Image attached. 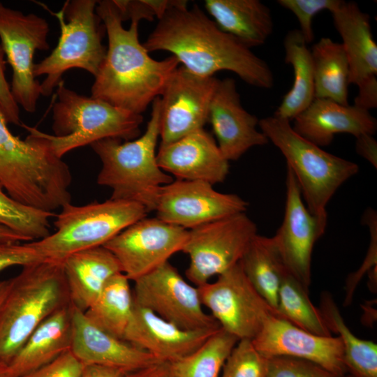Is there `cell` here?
Segmentation results:
<instances>
[{
	"label": "cell",
	"instance_id": "6da1fadb",
	"mask_svg": "<svg viewBox=\"0 0 377 377\" xmlns=\"http://www.w3.org/2000/svg\"><path fill=\"white\" fill-rule=\"evenodd\" d=\"M143 45L149 52L172 53L199 76L213 77L228 71L253 87L268 89L274 86V75L266 61L223 31L196 4L168 11Z\"/></svg>",
	"mask_w": 377,
	"mask_h": 377
},
{
	"label": "cell",
	"instance_id": "7a4b0ae2",
	"mask_svg": "<svg viewBox=\"0 0 377 377\" xmlns=\"http://www.w3.org/2000/svg\"><path fill=\"white\" fill-rule=\"evenodd\" d=\"M96 12L105 26L108 46L94 77L91 97L142 114L161 96L179 61L172 55L163 60L151 57L139 40V22H131L124 29L113 0L98 1Z\"/></svg>",
	"mask_w": 377,
	"mask_h": 377
},
{
	"label": "cell",
	"instance_id": "3957f363",
	"mask_svg": "<svg viewBox=\"0 0 377 377\" xmlns=\"http://www.w3.org/2000/svg\"><path fill=\"white\" fill-rule=\"evenodd\" d=\"M0 108V183L15 200L53 212L71 202L72 175L42 131L24 124L25 140L14 135Z\"/></svg>",
	"mask_w": 377,
	"mask_h": 377
},
{
	"label": "cell",
	"instance_id": "277c9868",
	"mask_svg": "<svg viewBox=\"0 0 377 377\" xmlns=\"http://www.w3.org/2000/svg\"><path fill=\"white\" fill-rule=\"evenodd\" d=\"M151 103L144 134L124 142L110 138L90 145L102 164L97 184L111 188V199L138 202L148 212L154 211L161 187L174 180L157 163L160 97Z\"/></svg>",
	"mask_w": 377,
	"mask_h": 377
},
{
	"label": "cell",
	"instance_id": "5b68a950",
	"mask_svg": "<svg viewBox=\"0 0 377 377\" xmlns=\"http://www.w3.org/2000/svg\"><path fill=\"white\" fill-rule=\"evenodd\" d=\"M70 304L62 261L22 267L10 279L0 309V359L8 364L43 320Z\"/></svg>",
	"mask_w": 377,
	"mask_h": 377
},
{
	"label": "cell",
	"instance_id": "8992f818",
	"mask_svg": "<svg viewBox=\"0 0 377 377\" xmlns=\"http://www.w3.org/2000/svg\"><path fill=\"white\" fill-rule=\"evenodd\" d=\"M258 126L286 158L305 205L326 228L328 202L337 189L359 172L358 165L302 137L288 120L269 116L260 119Z\"/></svg>",
	"mask_w": 377,
	"mask_h": 377
},
{
	"label": "cell",
	"instance_id": "52a82bcc",
	"mask_svg": "<svg viewBox=\"0 0 377 377\" xmlns=\"http://www.w3.org/2000/svg\"><path fill=\"white\" fill-rule=\"evenodd\" d=\"M57 96L52 108L54 134L42 132V135L59 158L74 149L103 139L127 141L140 135L142 114L80 95L67 88L64 80L57 85Z\"/></svg>",
	"mask_w": 377,
	"mask_h": 377
},
{
	"label": "cell",
	"instance_id": "ba28073f",
	"mask_svg": "<svg viewBox=\"0 0 377 377\" xmlns=\"http://www.w3.org/2000/svg\"><path fill=\"white\" fill-rule=\"evenodd\" d=\"M148 212L138 202L111 198L84 205L67 203L55 215V232L29 244L43 258L62 261L74 253L104 246Z\"/></svg>",
	"mask_w": 377,
	"mask_h": 377
},
{
	"label": "cell",
	"instance_id": "9c48e42d",
	"mask_svg": "<svg viewBox=\"0 0 377 377\" xmlns=\"http://www.w3.org/2000/svg\"><path fill=\"white\" fill-rule=\"evenodd\" d=\"M96 0H72L64 3L58 13H52L60 25V36L51 54L34 65L36 77L45 75L40 83V94L50 96L63 80V74L77 68L94 77L105 57L102 39L105 26L96 12Z\"/></svg>",
	"mask_w": 377,
	"mask_h": 377
},
{
	"label": "cell",
	"instance_id": "30bf717a",
	"mask_svg": "<svg viewBox=\"0 0 377 377\" xmlns=\"http://www.w3.org/2000/svg\"><path fill=\"white\" fill-rule=\"evenodd\" d=\"M257 230L246 212L188 230L182 251L189 257L187 279L200 286L232 267L242 259Z\"/></svg>",
	"mask_w": 377,
	"mask_h": 377
},
{
	"label": "cell",
	"instance_id": "8fae6325",
	"mask_svg": "<svg viewBox=\"0 0 377 377\" xmlns=\"http://www.w3.org/2000/svg\"><path fill=\"white\" fill-rule=\"evenodd\" d=\"M49 24L34 14L6 6L0 1L1 45L12 68L11 93L28 112H34L40 94V83L34 74L36 50H47Z\"/></svg>",
	"mask_w": 377,
	"mask_h": 377
},
{
	"label": "cell",
	"instance_id": "7c38bea8",
	"mask_svg": "<svg viewBox=\"0 0 377 377\" xmlns=\"http://www.w3.org/2000/svg\"><path fill=\"white\" fill-rule=\"evenodd\" d=\"M217 276L198 286L202 304L239 340H252L269 317L279 316L252 286L239 262Z\"/></svg>",
	"mask_w": 377,
	"mask_h": 377
},
{
	"label": "cell",
	"instance_id": "4fadbf2b",
	"mask_svg": "<svg viewBox=\"0 0 377 377\" xmlns=\"http://www.w3.org/2000/svg\"><path fill=\"white\" fill-rule=\"evenodd\" d=\"M133 282L135 303L162 318L184 330L221 328L203 309L198 286L168 261Z\"/></svg>",
	"mask_w": 377,
	"mask_h": 377
},
{
	"label": "cell",
	"instance_id": "5bb4252c",
	"mask_svg": "<svg viewBox=\"0 0 377 377\" xmlns=\"http://www.w3.org/2000/svg\"><path fill=\"white\" fill-rule=\"evenodd\" d=\"M188 233V230L156 216H146L126 228L103 246L116 258L121 272L134 281L182 251Z\"/></svg>",
	"mask_w": 377,
	"mask_h": 377
},
{
	"label": "cell",
	"instance_id": "9a60e30c",
	"mask_svg": "<svg viewBox=\"0 0 377 377\" xmlns=\"http://www.w3.org/2000/svg\"><path fill=\"white\" fill-rule=\"evenodd\" d=\"M248 207L238 195L219 192L208 182L177 179L161 187L154 211L159 219L188 230Z\"/></svg>",
	"mask_w": 377,
	"mask_h": 377
},
{
	"label": "cell",
	"instance_id": "2e32d148",
	"mask_svg": "<svg viewBox=\"0 0 377 377\" xmlns=\"http://www.w3.org/2000/svg\"><path fill=\"white\" fill-rule=\"evenodd\" d=\"M218 79L202 77L178 66L160 97V145L204 128Z\"/></svg>",
	"mask_w": 377,
	"mask_h": 377
},
{
	"label": "cell",
	"instance_id": "e0dca14e",
	"mask_svg": "<svg viewBox=\"0 0 377 377\" xmlns=\"http://www.w3.org/2000/svg\"><path fill=\"white\" fill-rule=\"evenodd\" d=\"M286 187L283 221L272 239L287 271L309 291L313 246L325 233V228L307 209L297 182L288 168Z\"/></svg>",
	"mask_w": 377,
	"mask_h": 377
},
{
	"label": "cell",
	"instance_id": "ac0fdd59",
	"mask_svg": "<svg viewBox=\"0 0 377 377\" xmlns=\"http://www.w3.org/2000/svg\"><path fill=\"white\" fill-rule=\"evenodd\" d=\"M265 357L286 356L313 362L343 376L347 370L339 337L318 336L304 331L278 315L269 317L251 340Z\"/></svg>",
	"mask_w": 377,
	"mask_h": 377
},
{
	"label": "cell",
	"instance_id": "d6986e66",
	"mask_svg": "<svg viewBox=\"0 0 377 377\" xmlns=\"http://www.w3.org/2000/svg\"><path fill=\"white\" fill-rule=\"evenodd\" d=\"M259 120L243 108L235 80L218 79L209 104L208 122L227 161H237L251 148L269 142L257 128Z\"/></svg>",
	"mask_w": 377,
	"mask_h": 377
},
{
	"label": "cell",
	"instance_id": "ffe728a7",
	"mask_svg": "<svg viewBox=\"0 0 377 377\" xmlns=\"http://www.w3.org/2000/svg\"><path fill=\"white\" fill-rule=\"evenodd\" d=\"M219 329L184 330L134 302L124 339L158 361L172 363L194 352Z\"/></svg>",
	"mask_w": 377,
	"mask_h": 377
},
{
	"label": "cell",
	"instance_id": "44dd1931",
	"mask_svg": "<svg viewBox=\"0 0 377 377\" xmlns=\"http://www.w3.org/2000/svg\"><path fill=\"white\" fill-rule=\"evenodd\" d=\"M156 160L162 170L177 179L202 181L212 185L223 182L230 170L229 161L216 140L204 128L160 145Z\"/></svg>",
	"mask_w": 377,
	"mask_h": 377
},
{
	"label": "cell",
	"instance_id": "7402d4cb",
	"mask_svg": "<svg viewBox=\"0 0 377 377\" xmlns=\"http://www.w3.org/2000/svg\"><path fill=\"white\" fill-rule=\"evenodd\" d=\"M71 351L83 365L108 367L128 374L158 361L128 341L103 330L71 303Z\"/></svg>",
	"mask_w": 377,
	"mask_h": 377
},
{
	"label": "cell",
	"instance_id": "603a6c76",
	"mask_svg": "<svg viewBox=\"0 0 377 377\" xmlns=\"http://www.w3.org/2000/svg\"><path fill=\"white\" fill-rule=\"evenodd\" d=\"M293 121V129L320 147L330 145L339 133L357 138L374 135L377 130V121L370 111L326 98H315Z\"/></svg>",
	"mask_w": 377,
	"mask_h": 377
},
{
	"label": "cell",
	"instance_id": "cb8c5ba5",
	"mask_svg": "<svg viewBox=\"0 0 377 377\" xmlns=\"http://www.w3.org/2000/svg\"><path fill=\"white\" fill-rule=\"evenodd\" d=\"M330 13L348 57L350 84L357 86L377 76V45L369 15L362 11L357 3L345 1Z\"/></svg>",
	"mask_w": 377,
	"mask_h": 377
},
{
	"label": "cell",
	"instance_id": "d4e9b609",
	"mask_svg": "<svg viewBox=\"0 0 377 377\" xmlns=\"http://www.w3.org/2000/svg\"><path fill=\"white\" fill-rule=\"evenodd\" d=\"M71 304L43 320L8 364L13 377H20L51 362L71 350Z\"/></svg>",
	"mask_w": 377,
	"mask_h": 377
},
{
	"label": "cell",
	"instance_id": "484cf974",
	"mask_svg": "<svg viewBox=\"0 0 377 377\" xmlns=\"http://www.w3.org/2000/svg\"><path fill=\"white\" fill-rule=\"evenodd\" d=\"M71 303L85 311L108 281L121 272L114 255L103 246L80 251L62 260Z\"/></svg>",
	"mask_w": 377,
	"mask_h": 377
},
{
	"label": "cell",
	"instance_id": "4316f807",
	"mask_svg": "<svg viewBox=\"0 0 377 377\" xmlns=\"http://www.w3.org/2000/svg\"><path fill=\"white\" fill-rule=\"evenodd\" d=\"M216 25L249 48L263 45L273 32L269 7L259 0H205Z\"/></svg>",
	"mask_w": 377,
	"mask_h": 377
},
{
	"label": "cell",
	"instance_id": "83f0119b",
	"mask_svg": "<svg viewBox=\"0 0 377 377\" xmlns=\"http://www.w3.org/2000/svg\"><path fill=\"white\" fill-rule=\"evenodd\" d=\"M307 45L299 29L289 31L283 40L284 61L293 67L294 79L273 115L289 121L315 99L313 68Z\"/></svg>",
	"mask_w": 377,
	"mask_h": 377
},
{
	"label": "cell",
	"instance_id": "f1b7e54d",
	"mask_svg": "<svg viewBox=\"0 0 377 377\" xmlns=\"http://www.w3.org/2000/svg\"><path fill=\"white\" fill-rule=\"evenodd\" d=\"M311 50L314 74L315 98L348 103L350 67L341 43L321 38Z\"/></svg>",
	"mask_w": 377,
	"mask_h": 377
},
{
	"label": "cell",
	"instance_id": "f546056e",
	"mask_svg": "<svg viewBox=\"0 0 377 377\" xmlns=\"http://www.w3.org/2000/svg\"><path fill=\"white\" fill-rule=\"evenodd\" d=\"M239 263L254 288L276 311L280 286L288 272L272 237L255 235Z\"/></svg>",
	"mask_w": 377,
	"mask_h": 377
},
{
	"label": "cell",
	"instance_id": "4dcf8cb0",
	"mask_svg": "<svg viewBox=\"0 0 377 377\" xmlns=\"http://www.w3.org/2000/svg\"><path fill=\"white\" fill-rule=\"evenodd\" d=\"M129 281L122 272L113 276L95 301L84 311L94 325L121 339H124L134 307Z\"/></svg>",
	"mask_w": 377,
	"mask_h": 377
},
{
	"label": "cell",
	"instance_id": "1f68e13d",
	"mask_svg": "<svg viewBox=\"0 0 377 377\" xmlns=\"http://www.w3.org/2000/svg\"><path fill=\"white\" fill-rule=\"evenodd\" d=\"M320 311L330 332L339 334L347 371L353 377H377L376 343L360 339L350 331L328 293L321 295Z\"/></svg>",
	"mask_w": 377,
	"mask_h": 377
},
{
	"label": "cell",
	"instance_id": "d6a6232c",
	"mask_svg": "<svg viewBox=\"0 0 377 377\" xmlns=\"http://www.w3.org/2000/svg\"><path fill=\"white\" fill-rule=\"evenodd\" d=\"M276 311L281 318L304 331L332 336L320 309L311 302L309 291L289 272L280 286Z\"/></svg>",
	"mask_w": 377,
	"mask_h": 377
},
{
	"label": "cell",
	"instance_id": "836d02e7",
	"mask_svg": "<svg viewBox=\"0 0 377 377\" xmlns=\"http://www.w3.org/2000/svg\"><path fill=\"white\" fill-rule=\"evenodd\" d=\"M239 339L222 328L188 355L172 362L179 377H219L226 360Z\"/></svg>",
	"mask_w": 377,
	"mask_h": 377
},
{
	"label": "cell",
	"instance_id": "e575fe53",
	"mask_svg": "<svg viewBox=\"0 0 377 377\" xmlns=\"http://www.w3.org/2000/svg\"><path fill=\"white\" fill-rule=\"evenodd\" d=\"M54 212L25 205L13 198L0 183V225L28 242L41 239L50 234V219Z\"/></svg>",
	"mask_w": 377,
	"mask_h": 377
},
{
	"label": "cell",
	"instance_id": "d590c367",
	"mask_svg": "<svg viewBox=\"0 0 377 377\" xmlns=\"http://www.w3.org/2000/svg\"><path fill=\"white\" fill-rule=\"evenodd\" d=\"M268 359L251 339H240L223 367L221 377H267Z\"/></svg>",
	"mask_w": 377,
	"mask_h": 377
},
{
	"label": "cell",
	"instance_id": "8d00e7d4",
	"mask_svg": "<svg viewBox=\"0 0 377 377\" xmlns=\"http://www.w3.org/2000/svg\"><path fill=\"white\" fill-rule=\"evenodd\" d=\"M342 0H278L277 3L283 8L292 12L297 17L299 31L307 44L313 42L314 33L313 20L323 10L332 12Z\"/></svg>",
	"mask_w": 377,
	"mask_h": 377
},
{
	"label": "cell",
	"instance_id": "74e56055",
	"mask_svg": "<svg viewBox=\"0 0 377 377\" xmlns=\"http://www.w3.org/2000/svg\"><path fill=\"white\" fill-rule=\"evenodd\" d=\"M267 359V377H341L304 359L286 356Z\"/></svg>",
	"mask_w": 377,
	"mask_h": 377
},
{
	"label": "cell",
	"instance_id": "f35d334b",
	"mask_svg": "<svg viewBox=\"0 0 377 377\" xmlns=\"http://www.w3.org/2000/svg\"><path fill=\"white\" fill-rule=\"evenodd\" d=\"M363 223L368 227L370 234V242L367 256L360 268L350 274L346 285V298L344 305H348L353 299L354 291L362 277L377 264V214L376 212L369 208L366 210L363 217Z\"/></svg>",
	"mask_w": 377,
	"mask_h": 377
},
{
	"label": "cell",
	"instance_id": "ab89813d",
	"mask_svg": "<svg viewBox=\"0 0 377 377\" xmlns=\"http://www.w3.org/2000/svg\"><path fill=\"white\" fill-rule=\"evenodd\" d=\"M83 368L69 350L47 364L20 377H82Z\"/></svg>",
	"mask_w": 377,
	"mask_h": 377
},
{
	"label": "cell",
	"instance_id": "60d3db41",
	"mask_svg": "<svg viewBox=\"0 0 377 377\" xmlns=\"http://www.w3.org/2000/svg\"><path fill=\"white\" fill-rule=\"evenodd\" d=\"M45 260L29 244L0 242V272L13 266H26Z\"/></svg>",
	"mask_w": 377,
	"mask_h": 377
},
{
	"label": "cell",
	"instance_id": "b9f144b4",
	"mask_svg": "<svg viewBox=\"0 0 377 377\" xmlns=\"http://www.w3.org/2000/svg\"><path fill=\"white\" fill-rule=\"evenodd\" d=\"M4 52L0 44V108L8 123L20 126V108L15 101L6 78Z\"/></svg>",
	"mask_w": 377,
	"mask_h": 377
},
{
	"label": "cell",
	"instance_id": "7bdbcfd3",
	"mask_svg": "<svg viewBox=\"0 0 377 377\" xmlns=\"http://www.w3.org/2000/svg\"><path fill=\"white\" fill-rule=\"evenodd\" d=\"M122 22L153 21L155 15L145 0H113Z\"/></svg>",
	"mask_w": 377,
	"mask_h": 377
},
{
	"label": "cell",
	"instance_id": "ee69618b",
	"mask_svg": "<svg viewBox=\"0 0 377 377\" xmlns=\"http://www.w3.org/2000/svg\"><path fill=\"white\" fill-rule=\"evenodd\" d=\"M354 105L370 111L377 108V76H373L357 85Z\"/></svg>",
	"mask_w": 377,
	"mask_h": 377
},
{
	"label": "cell",
	"instance_id": "f6af8a7d",
	"mask_svg": "<svg viewBox=\"0 0 377 377\" xmlns=\"http://www.w3.org/2000/svg\"><path fill=\"white\" fill-rule=\"evenodd\" d=\"M125 377H179L172 364L157 361L144 368L128 373Z\"/></svg>",
	"mask_w": 377,
	"mask_h": 377
},
{
	"label": "cell",
	"instance_id": "bcb514c9",
	"mask_svg": "<svg viewBox=\"0 0 377 377\" xmlns=\"http://www.w3.org/2000/svg\"><path fill=\"white\" fill-rule=\"evenodd\" d=\"M355 150L358 155L377 168V141L371 134H362L355 138Z\"/></svg>",
	"mask_w": 377,
	"mask_h": 377
},
{
	"label": "cell",
	"instance_id": "7dc6e473",
	"mask_svg": "<svg viewBox=\"0 0 377 377\" xmlns=\"http://www.w3.org/2000/svg\"><path fill=\"white\" fill-rule=\"evenodd\" d=\"M153 11L155 17L161 20L165 14L174 8H188L186 0H145Z\"/></svg>",
	"mask_w": 377,
	"mask_h": 377
},
{
	"label": "cell",
	"instance_id": "c3c4849f",
	"mask_svg": "<svg viewBox=\"0 0 377 377\" xmlns=\"http://www.w3.org/2000/svg\"><path fill=\"white\" fill-rule=\"evenodd\" d=\"M126 373L112 367L84 365L82 377H125Z\"/></svg>",
	"mask_w": 377,
	"mask_h": 377
},
{
	"label": "cell",
	"instance_id": "681fc988",
	"mask_svg": "<svg viewBox=\"0 0 377 377\" xmlns=\"http://www.w3.org/2000/svg\"><path fill=\"white\" fill-rule=\"evenodd\" d=\"M0 242H28L26 238L0 225Z\"/></svg>",
	"mask_w": 377,
	"mask_h": 377
},
{
	"label": "cell",
	"instance_id": "f907efd6",
	"mask_svg": "<svg viewBox=\"0 0 377 377\" xmlns=\"http://www.w3.org/2000/svg\"><path fill=\"white\" fill-rule=\"evenodd\" d=\"M10 285V279L0 280V309L7 294Z\"/></svg>",
	"mask_w": 377,
	"mask_h": 377
},
{
	"label": "cell",
	"instance_id": "816d5d0a",
	"mask_svg": "<svg viewBox=\"0 0 377 377\" xmlns=\"http://www.w3.org/2000/svg\"><path fill=\"white\" fill-rule=\"evenodd\" d=\"M0 377H13L9 372L8 364L0 359Z\"/></svg>",
	"mask_w": 377,
	"mask_h": 377
},
{
	"label": "cell",
	"instance_id": "f5cc1de1",
	"mask_svg": "<svg viewBox=\"0 0 377 377\" xmlns=\"http://www.w3.org/2000/svg\"><path fill=\"white\" fill-rule=\"evenodd\" d=\"M343 377H353V376H343Z\"/></svg>",
	"mask_w": 377,
	"mask_h": 377
}]
</instances>
